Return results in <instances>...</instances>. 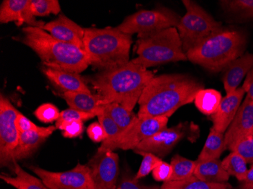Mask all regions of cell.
<instances>
[{
  "label": "cell",
  "instance_id": "6da1fadb",
  "mask_svg": "<svg viewBox=\"0 0 253 189\" xmlns=\"http://www.w3.org/2000/svg\"><path fill=\"white\" fill-rule=\"evenodd\" d=\"M203 82L187 75L155 76L145 87L138 105L140 117L169 118L184 105L194 102Z\"/></svg>",
  "mask_w": 253,
  "mask_h": 189
},
{
  "label": "cell",
  "instance_id": "7a4b0ae2",
  "mask_svg": "<svg viewBox=\"0 0 253 189\" xmlns=\"http://www.w3.org/2000/svg\"><path fill=\"white\" fill-rule=\"evenodd\" d=\"M153 72L130 61L119 68L98 72L88 78L100 99V105L118 103L133 112L145 87L154 77Z\"/></svg>",
  "mask_w": 253,
  "mask_h": 189
},
{
  "label": "cell",
  "instance_id": "3957f363",
  "mask_svg": "<svg viewBox=\"0 0 253 189\" xmlns=\"http://www.w3.org/2000/svg\"><path fill=\"white\" fill-rule=\"evenodd\" d=\"M22 33L15 39L30 47L46 68L80 74L89 65L84 49L55 39L42 28L25 27Z\"/></svg>",
  "mask_w": 253,
  "mask_h": 189
},
{
  "label": "cell",
  "instance_id": "277c9868",
  "mask_svg": "<svg viewBox=\"0 0 253 189\" xmlns=\"http://www.w3.org/2000/svg\"><path fill=\"white\" fill-rule=\"evenodd\" d=\"M247 44L244 32L222 27L189 50L186 55L192 63L212 73H219L244 55Z\"/></svg>",
  "mask_w": 253,
  "mask_h": 189
},
{
  "label": "cell",
  "instance_id": "5b68a950",
  "mask_svg": "<svg viewBox=\"0 0 253 189\" xmlns=\"http://www.w3.org/2000/svg\"><path fill=\"white\" fill-rule=\"evenodd\" d=\"M130 35L116 28H84V50L89 65L101 71L123 66L130 62Z\"/></svg>",
  "mask_w": 253,
  "mask_h": 189
},
{
  "label": "cell",
  "instance_id": "8992f818",
  "mask_svg": "<svg viewBox=\"0 0 253 189\" xmlns=\"http://www.w3.org/2000/svg\"><path fill=\"white\" fill-rule=\"evenodd\" d=\"M137 38L135 46L137 57L132 59L133 63L149 68L188 60L183 52L176 28H168Z\"/></svg>",
  "mask_w": 253,
  "mask_h": 189
},
{
  "label": "cell",
  "instance_id": "52a82bcc",
  "mask_svg": "<svg viewBox=\"0 0 253 189\" xmlns=\"http://www.w3.org/2000/svg\"><path fill=\"white\" fill-rule=\"evenodd\" d=\"M186 8L177 30L184 53L222 28V23L214 19L204 8L191 0L182 1Z\"/></svg>",
  "mask_w": 253,
  "mask_h": 189
},
{
  "label": "cell",
  "instance_id": "ba28073f",
  "mask_svg": "<svg viewBox=\"0 0 253 189\" xmlns=\"http://www.w3.org/2000/svg\"><path fill=\"white\" fill-rule=\"evenodd\" d=\"M181 17L165 7L152 10H140L126 17L118 29L132 36H144L170 28H177Z\"/></svg>",
  "mask_w": 253,
  "mask_h": 189
},
{
  "label": "cell",
  "instance_id": "9c48e42d",
  "mask_svg": "<svg viewBox=\"0 0 253 189\" xmlns=\"http://www.w3.org/2000/svg\"><path fill=\"white\" fill-rule=\"evenodd\" d=\"M169 118L140 117L136 116L134 121L116 139L102 143L98 151L134 150L142 142L167 128Z\"/></svg>",
  "mask_w": 253,
  "mask_h": 189
},
{
  "label": "cell",
  "instance_id": "30bf717a",
  "mask_svg": "<svg viewBox=\"0 0 253 189\" xmlns=\"http://www.w3.org/2000/svg\"><path fill=\"white\" fill-rule=\"evenodd\" d=\"M200 135V129L193 123L183 122L176 126L166 128L140 143L134 151L153 153L161 159L170 153L183 139L195 141Z\"/></svg>",
  "mask_w": 253,
  "mask_h": 189
},
{
  "label": "cell",
  "instance_id": "8fae6325",
  "mask_svg": "<svg viewBox=\"0 0 253 189\" xmlns=\"http://www.w3.org/2000/svg\"><path fill=\"white\" fill-rule=\"evenodd\" d=\"M18 112L8 98L0 95V165L14 171V153L18 146L19 131L15 123Z\"/></svg>",
  "mask_w": 253,
  "mask_h": 189
},
{
  "label": "cell",
  "instance_id": "7c38bea8",
  "mask_svg": "<svg viewBox=\"0 0 253 189\" xmlns=\"http://www.w3.org/2000/svg\"><path fill=\"white\" fill-rule=\"evenodd\" d=\"M30 169L50 189H95L86 164L78 163L75 168L65 172L49 171L36 166Z\"/></svg>",
  "mask_w": 253,
  "mask_h": 189
},
{
  "label": "cell",
  "instance_id": "4fadbf2b",
  "mask_svg": "<svg viewBox=\"0 0 253 189\" xmlns=\"http://www.w3.org/2000/svg\"><path fill=\"white\" fill-rule=\"evenodd\" d=\"M95 189H116L119 177V157L112 150L98 151L86 163Z\"/></svg>",
  "mask_w": 253,
  "mask_h": 189
},
{
  "label": "cell",
  "instance_id": "5bb4252c",
  "mask_svg": "<svg viewBox=\"0 0 253 189\" xmlns=\"http://www.w3.org/2000/svg\"><path fill=\"white\" fill-rule=\"evenodd\" d=\"M31 0H4L0 6V23L15 22L20 27L27 24L29 27L42 28L43 21H38L33 15Z\"/></svg>",
  "mask_w": 253,
  "mask_h": 189
},
{
  "label": "cell",
  "instance_id": "9a60e30c",
  "mask_svg": "<svg viewBox=\"0 0 253 189\" xmlns=\"http://www.w3.org/2000/svg\"><path fill=\"white\" fill-rule=\"evenodd\" d=\"M41 28L49 33L55 39L76 45L84 49V28L78 25L72 20L69 19L63 14H60L53 21L46 23Z\"/></svg>",
  "mask_w": 253,
  "mask_h": 189
},
{
  "label": "cell",
  "instance_id": "2e32d148",
  "mask_svg": "<svg viewBox=\"0 0 253 189\" xmlns=\"http://www.w3.org/2000/svg\"><path fill=\"white\" fill-rule=\"evenodd\" d=\"M246 92L242 86L223 97L219 107L211 116L212 127L217 131L225 133L240 109Z\"/></svg>",
  "mask_w": 253,
  "mask_h": 189
},
{
  "label": "cell",
  "instance_id": "e0dca14e",
  "mask_svg": "<svg viewBox=\"0 0 253 189\" xmlns=\"http://www.w3.org/2000/svg\"><path fill=\"white\" fill-rule=\"evenodd\" d=\"M253 134V102L246 98L231 125L224 133L225 145L228 149L240 138Z\"/></svg>",
  "mask_w": 253,
  "mask_h": 189
},
{
  "label": "cell",
  "instance_id": "ac0fdd59",
  "mask_svg": "<svg viewBox=\"0 0 253 189\" xmlns=\"http://www.w3.org/2000/svg\"><path fill=\"white\" fill-rule=\"evenodd\" d=\"M43 75L51 81L52 84L62 89L64 92H84L91 93L90 89L85 82L84 79L79 74L66 72L63 70L52 69L43 67Z\"/></svg>",
  "mask_w": 253,
  "mask_h": 189
},
{
  "label": "cell",
  "instance_id": "d6986e66",
  "mask_svg": "<svg viewBox=\"0 0 253 189\" xmlns=\"http://www.w3.org/2000/svg\"><path fill=\"white\" fill-rule=\"evenodd\" d=\"M253 68V54L246 52L229 65L223 75L222 81L226 93L238 89L240 82Z\"/></svg>",
  "mask_w": 253,
  "mask_h": 189
},
{
  "label": "cell",
  "instance_id": "ffe728a7",
  "mask_svg": "<svg viewBox=\"0 0 253 189\" xmlns=\"http://www.w3.org/2000/svg\"><path fill=\"white\" fill-rule=\"evenodd\" d=\"M56 129L55 126L47 132L28 131L20 133L18 146L14 153L15 162L31 157Z\"/></svg>",
  "mask_w": 253,
  "mask_h": 189
},
{
  "label": "cell",
  "instance_id": "44dd1931",
  "mask_svg": "<svg viewBox=\"0 0 253 189\" xmlns=\"http://www.w3.org/2000/svg\"><path fill=\"white\" fill-rule=\"evenodd\" d=\"M71 109L79 112L92 113L97 116L102 112L100 99L97 95L84 92H63L61 95Z\"/></svg>",
  "mask_w": 253,
  "mask_h": 189
},
{
  "label": "cell",
  "instance_id": "7402d4cb",
  "mask_svg": "<svg viewBox=\"0 0 253 189\" xmlns=\"http://www.w3.org/2000/svg\"><path fill=\"white\" fill-rule=\"evenodd\" d=\"M197 166L194 176L207 183H227L230 175L223 168L220 159L210 160H196Z\"/></svg>",
  "mask_w": 253,
  "mask_h": 189
},
{
  "label": "cell",
  "instance_id": "603a6c76",
  "mask_svg": "<svg viewBox=\"0 0 253 189\" xmlns=\"http://www.w3.org/2000/svg\"><path fill=\"white\" fill-rule=\"evenodd\" d=\"M13 172L15 176L2 173L1 180L16 189H50L41 179L37 178L23 170L18 162L15 163Z\"/></svg>",
  "mask_w": 253,
  "mask_h": 189
},
{
  "label": "cell",
  "instance_id": "cb8c5ba5",
  "mask_svg": "<svg viewBox=\"0 0 253 189\" xmlns=\"http://www.w3.org/2000/svg\"><path fill=\"white\" fill-rule=\"evenodd\" d=\"M226 149L224 133L211 127L197 160H217Z\"/></svg>",
  "mask_w": 253,
  "mask_h": 189
},
{
  "label": "cell",
  "instance_id": "d4e9b609",
  "mask_svg": "<svg viewBox=\"0 0 253 189\" xmlns=\"http://www.w3.org/2000/svg\"><path fill=\"white\" fill-rule=\"evenodd\" d=\"M223 97L221 92L213 89H203L195 97L196 107L203 114L211 116L219 107Z\"/></svg>",
  "mask_w": 253,
  "mask_h": 189
},
{
  "label": "cell",
  "instance_id": "484cf974",
  "mask_svg": "<svg viewBox=\"0 0 253 189\" xmlns=\"http://www.w3.org/2000/svg\"><path fill=\"white\" fill-rule=\"evenodd\" d=\"M161 189H233L228 183H207L196 176H190L180 181H169L163 183Z\"/></svg>",
  "mask_w": 253,
  "mask_h": 189
},
{
  "label": "cell",
  "instance_id": "4316f807",
  "mask_svg": "<svg viewBox=\"0 0 253 189\" xmlns=\"http://www.w3.org/2000/svg\"><path fill=\"white\" fill-rule=\"evenodd\" d=\"M102 112L109 115L122 130L125 131L133 123L137 115L130 112L118 103H109L102 105Z\"/></svg>",
  "mask_w": 253,
  "mask_h": 189
},
{
  "label": "cell",
  "instance_id": "83f0119b",
  "mask_svg": "<svg viewBox=\"0 0 253 189\" xmlns=\"http://www.w3.org/2000/svg\"><path fill=\"white\" fill-rule=\"evenodd\" d=\"M223 168L240 182H244L248 173L247 162L236 152L231 151L224 160H221Z\"/></svg>",
  "mask_w": 253,
  "mask_h": 189
},
{
  "label": "cell",
  "instance_id": "f1b7e54d",
  "mask_svg": "<svg viewBox=\"0 0 253 189\" xmlns=\"http://www.w3.org/2000/svg\"><path fill=\"white\" fill-rule=\"evenodd\" d=\"M170 165L173 169V173L169 181H180L193 176L197 161L176 154L172 157Z\"/></svg>",
  "mask_w": 253,
  "mask_h": 189
},
{
  "label": "cell",
  "instance_id": "f546056e",
  "mask_svg": "<svg viewBox=\"0 0 253 189\" xmlns=\"http://www.w3.org/2000/svg\"><path fill=\"white\" fill-rule=\"evenodd\" d=\"M221 3L229 13L245 19H253V0H226Z\"/></svg>",
  "mask_w": 253,
  "mask_h": 189
},
{
  "label": "cell",
  "instance_id": "4dcf8cb0",
  "mask_svg": "<svg viewBox=\"0 0 253 189\" xmlns=\"http://www.w3.org/2000/svg\"><path fill=\"white\" fill-rule=\"evenodd\" d=\"M31 8L35 17L47 16L50 14L59 15L61 12L58 0H31Z\"/></svg>",
  "mask_w": 253,
  "mask_h": 189
},
{
  "label": "cell",
  "instance_id": "1f68e13d",
  "mask_svg": "<svg viewBox=\"0 0 253 189\" xmlns=\"http://www.w3.org/2000/svg\"><path fill=\"white\" fill-rule=\"evenodd\" d=\"M229 150L233 152H236L239 155L241 156L247 163H253V136H244L240 138L235 143H233Z\"/></svg>",
  "mask_w": 253,
  "mask_h": 189
},
{
  "label": "cell",
  "instance_id": "d6a6232c",
  "mask_svg": "<svg viewBox=\"0 0 253 189\" xmlns=\"http://www.w3.org/2000/svg\"><path fill=\"white\" fill-rule=\"evenodd\" d=\"M137 154H140L143 157L140 169L138 170L136 174L135 175V178L136 180L144 178L150 173H153V170L156 168V166L162 161L160 157H157L150 152L146 151H134Z\"/></svg>",
  "mask_w": 253,
  "mask_h": 189
},
{
  "label": "cell",
  "instance_id": "836d02e7",
  "mask_svg": "<svg viewBox=\"0 0 253 189\" xmlns=\"http://www.w3.org/2000/svg\"><path fill=\"white\" fill-rule=\"evenodd\" d=\"M95 116H96L92 113L79 112V111L69 108V109L60 112L59 119L55 122V127L59 129L62 125L68 123V122L75 121V120L85 121V120L92 119Z\"/></svg>",
  "mask_w": 253,
  "mask_h": 189
},
{
  "label": "cell",
  "instance_id": "e575fe53",
  "mask_svg": "<svg viewBox=\"0 0 253 189\" xmlns=\"http://www.w3.org/2000/svg\"><path fill=\"white\" fill-rule=\"evenodd\" d=\"M34 115L42 123H51L57 121L60 115V112L55 105L46 103L38 108L34 112Z\"/></svg>",
  "mask_w": 253,
  "mask_h": 189
},
{
  "label": "cell",
  "instance_id": "d590c367",
  "mask_svg": "<svg viewBox=\"0 0 253 189\" xmlns=\"http://www.w3.org/2000/svg\"><path fill=\"white\" fill-rule=\"evenodd\" d=\"M97 117L99 123L102 125L106 134V139L104 142L113 140L122 133V130L116 124V122L114 121L112 118L104 112H102L99 113L97 115Z\"/></svg>",
  "mask_w": 253,
  "mask_h": 189
},
{
  "label": "cell",
  "instance_id": "8d00e7d4",
  "mask_svg": "<svg viewBox=\"0 0 253 189\" xmlns=\"http://www.w3.org/2000/svg\"><path fill=\"white\" fill-rule=\"evenodd\" d=\"M15 123H16V126L19 133L28 131L47 132L55 127L54 126H48V127H41V126H38L21 112L17 116Z\"/></svg>",
  "mask_w": 253,
  "mask_h": 189
},
{
  "label": "cell",
  "instance_id": "74e56055",
  "mask_svg": "<svg viewBox=\"0 0 253 189\" xmlns=\"http://www.w3.org/2000/svg\"><path fill=\"white\" fill-rule=\"evenodd\" d=\"M116 189H159L157 186H144L140 183L139 180L135 178L127 171H125L122 175L119 183H118Z\"/></svg>",
  "mask_w": 253,
  "mask_h": 189
},
{
  "label": "cell",
  "instance_id": "f35d334b",
  "mask_svg": "<svg viewBox=\"0 0 253 189\" xmlns=\"http://www.w3.org/2000/svg\"><path fill=\"white\" fill-rule=\"evenodd\" d=\"M59 129L62 130L64 137L68 138V139L78 137L83 133L84 121L75 120V121L68 122L62 125Z\"/></svg>",
  "mask_w": 253,
  "mask_h": 189
},
{
  "label": "cell",
  "instance_id": "ab89813d",
  "mask_svg": "<svg viewBox=\"0 0 253 189\" xmlns=\"http://www.w3.org/2000/svg\"><path fill=\"white\" fill-rule=\"evenodd\" d=\"M152 173H153V178L156 181L166 183L171 178L173 169H172L170 163H166L162 160L156 166Z\"/></svg>",
  "mask_w": 253,
  "mask_h": 189
},
{
  "label": "cell",
  "instance_id": "60d3db41",
  "mask_svg": "<svg viewBox=\"0 0 253 189\" xmlns=\"http://www.w3.org/2000/svg\"><path fill=\"white\" fill-rule=\"evenodd\" d=\"M87 135L94 143H103L106 139L104 129L99 122H94L88 126Z\"/></svg>",
  "mask_w": 253,
  "mask_h": 189
},
{
  "label": "cell",
  "instance_id": "b9f144b4",
  "mask_svg": "<svg viewBox=\"0 0 253 189\" xmlns=\"http://www.w3.org/2000/svg\"><path fill=\"white\" fill-rule=\"evenodd\" d=\"M242 87L247 93V99L253 102V68L247 74Z\"/></svg>",
  "mask_w": 253,
  "mask_h": 189
},
{
  "label": "cell",
  "instance_id": "7bdbcfd3",
  "mask_svg": "<svg viewBox=\"0 0 253 189\" xmlns=\"http://www.w3.org/2000/svg\"><path fill=\"white\" fill-rule=\"evenodd\" d=\"M243 183H244L243 184L253 185V163L252 164L250 170H248L245 181L243 182Z\"/></svg>",
  "mask_w": 253,
  "mask_h": 189
},
{
  "label": "cell",
  "instance_id": "ee69618b",
  "mask_svg": "<svg viewBox=\"0 0 253 189\" xmlns=\"http://www.w3.org/2000/svg\"><path fill=\"white\" fill-rule=\"evenodd\" d=\"M242 189H253V185L243 184Z\"/></svg>",
  "mask_w": 253,
  "mask_h": 189
},
{
  "label": "cell",
  "instance_id": "f6af8a7d",
  "mask_svg": "<svg viewBox=\"0 0 253 189\" xmlns=\"http://www.w3.org/2000/svg\"></svg>",
  "mask_w": 253,
  "mask_h": 189
}]
</instances>
